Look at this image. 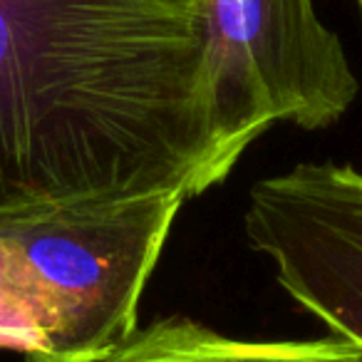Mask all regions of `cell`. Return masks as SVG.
Wrapping results in <instances>:
<instances>
[{"label": "cell", "mask_w": 362, "mask_h": 362, "mask_svg": "<svg viewBox=\"0 0 362 362\" xmlns=\"http://www.w3.org/2000/svg\"><path fill=\"white\" fill-rule=\"evenodd\" d=\"M214 107L231 159L273 124H335L360 92L313 0H204Z\"/></svg>", "instance_id": "obj_3"}, {"label": "cell", "mask_w": 362, "mask_h": 362, "mask_svg": "<svg viewBox=\"0 0 362 362\" xmlns=\"http://www.w3.org/2000/svg\"><path fill=\"white\" fill-rule=\"evenodd\" d=\"M243 231L303 310L362 347V171L303 161L256 181Z\"/></svg>", "instance_id": "obj_4"}, {"label": "cell", "mask_w": 362, "mask_h": 362, "mask_svg": "<svg viewBox=\"0 0 362 362\" xmlns=\"http://www.w3.org/2000/svg\"><path fill=\"white\" fill-rule=\"evenodd\" d=\"M184 194L0 214V350L100 362L136 332L139 303Z\"/></svg>", "instance_id": "obj_2"}, {"label": "cell", "mask_w": 362, "mask_h": 362, "mask_svg": "<svg viewBox=\"0 0 362 362\" xmlns=\"http://www.w3.org/2000/svg\"><path fill=\"white\" fill-rule=\"evenodd\" d=\"M100 362H362V347L342 337L241 340L192 317H164L122 342Z\"/></svg>", "instance_id": "obj_5"}, {"label": "cell", "mask_w": 362, "mask_h": 362, "mask_svg": "<svg viewBox=\"0 0 362 362\" xmlns=\"http://www.w3.org/2000/svg\"><path fill=\"white\" fill-rule=\"evenodd\" d=\"M357 3V8H360V16H362V0H355Z\"/></svg>", "instance_id": "obj_6"}, {"label": "cell", "mask_w": 362, "mask_h": 362, "mask_svg": "<svg viewBox=\"0 0 362 362\" xmlns=\"http://www.w3.org/2000/svg\"><path fill=\"white\" fill-rule=\"evenodd\" d=\"M204 0H0V214L226 181Z\"/></svg>", "instance_id": "obj_1"}]
</instances>
